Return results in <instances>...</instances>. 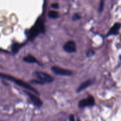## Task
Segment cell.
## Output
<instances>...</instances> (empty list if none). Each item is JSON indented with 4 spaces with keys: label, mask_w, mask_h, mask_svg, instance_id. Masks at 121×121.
I'll use <instances>...</instances> for the list:
<instances>
[{
    "label": "cell",
    "mask_w": 121,
    "mask_h": 121,
    "mask_svg": "<svg viewBox=\"0 0 121 121\" xmlns=\"http://www.w3.org/2000/svg\"><path fill=\"white\" fill-rule=\"evenodd\" d=\"M31 82L33 83L39 84V85H44V84L43 82H41L40 80H33L32 81H31Z\"/></svg>",
    "instance_id": "4fadbf2b"
},
{
    "label": "cell",
    "mask_w": 121,
    "mask_h": 121,
    "mask_svg": "<svg viewBox=\"0 0 121 121\" xmlns=\"http://www.w3.org/2000/svg\"><path fill=\"white\" fill-rule=\"evenodd\" d=\"M25 93L27 95H28V96H29V98H30L31 100L33 102V104L35 105L37 107H40V106H42V101L40 99V98L38 96H37L33 94V93H30L29 92H27V91H24Z\"/></svg>",
    "instance_id": "52a82bcc"
},
{
    "label": "cell",
    "mask_w": 121,
    "mask_h": 121,
    "mask_svg": "<svg viewBox=\"0 0 121 121\" xmlns=\"http://www.w3.org/2000/svg\"><path fill=\"white\" fill-rule=\"evenodd\" d=\"M69 121H75V120H74V116L72 115H71L69 117Z\"/></svg>",
    "instance_id": "ac0fdd59"
},
{
    "label": "cell",
    "mask_w": 121,
    "mask_h": 121,
    "mask_svg": "<svg viewBox=\"0 0 121 121\" xmlns=\"http://www.w3.org/2000/svg\"><path fill=\"white\" fill-rule=\"evenodd\" d=\"M20 47V44H14L13 46V48H12L13 52H14V53H15L18 50V49Z\"/></svg>",
    "instance_id": "7c38bea8"
},
{
    "label": "cell",
    "mask_w": 121,
    "mask_h": 121,
    "mask_svg": "<svg viewBox=\"0 0 121 121\" xmlns=\"http://www.w3.org/2000/svg\"><path fill=\"white\" fill-rule=\"evenodd\" d=\"M94 54H95L94 51L91 50H89L88 52H87V56L88 57H91V56H93Z\"/></svg>",
    "instance_id": "9a60e30c"
},
{
    "label": "cell",
    "mask_w": 121,
    "mask_h": 121,
    "mask_svg": "<svg viewBox=\"0 0 121 121\" xmlns=\"http://www.w3.org/2000/svg\"><path fill=\"white\" fill-rule=\"evenodd\" d=\"M59 15V13L56 11L52 10L48 12V17L51 18H57Z\"/></svg>",
    "instance_id": "8fae6325"
},
{
    "label": "cell",
    "mask_w": 121,
    "mask_h": 121,
    "mask_svg": "<svg viewBox=\"0 0 121 121\" xmlns=\"http://www.w3.org/2000/svg\"><path fill=\"white\" fill-rule=\"evenodd\" d=\"M44 31V27L43 21L42 18H39L36 22L35 24L33 26L29 32V38L30 39H33L36 35L40 33H43Z\"/></svg>",
    "instance_id": "7a4b0ae2"
},
{
    "label": "cell",
    "mask_w": 121,
    "mask_h": 121,
    "mask_svg": "<svg viewBox=\"0 0 121 121\" xmlns=\"http://www.w3.org/2000/svg\"><path fill=\"white\" fill-rule=\"evenodd\" d=\"M104 1H100V5H99V12L102 11L103 9H104Z\"/></svg>",
    "instance_id": "5bb4252c"
},
{
    "label": "cell",
    "mask_w": 121,
    "mask_h": 121,
    "mask_svg": "<svg viewBox=\"0 0 121 121\" xmlns=\"http://www.w3.org/2000/svg\"><path fill=\"white\" fill-rule=\"evenodd\" d=\"M95 99L92 96H89L86 99H83L79 102V107L80 108L92 106L95 105Z\"/></svg>",
    "instance_id": "5b68a950"
},
{
    "label": "cell",
    "mask_w": 121,
    "mask_h": 121,
    "mask_svg": "<svg viewBox=\"0 0 121 121\" xmlns=\"http://www.w3.org/2000/svg\"><path fill=\"white\" fill-rule=\"evenodd\" d=\"M34 75L44 84L46 83H52L54 80V78L53 77L44 72H35L34 73Z\"/></svg>",
    "instance_id": "3957f363"
},
{
    "label": "cell",
    "mask_w": 121,
    "mask_h": 121,
    "mask_svg": "<svg viewBox=\"0 0 121 121\" xmlns=\"http://www.w3.org/2000/svg\"><path fill=\"white\" fill-rule=\"evenodd\" d=\"M93 83V81L92 80H87L86 82H83V83H82L81 85H80L79 87L77 89V92H80L82 91H83V90H85V89L87 88V87L91 86L92 84Z\"/></svg>",
    "instance_id": "ba28073f"
},
{
    "label": "cell",
    "mask_w": 121,
    "mask_h": 121,
    "mask_svg": "<svg viewBox=\"0 0 121 121\" xmlns=\"http://www.w3.org/2000/svg\"><path fill=\"white\" fill-rule=\"evenodd\" d=\"M0 78H2V79H7V80H9V81L12 82H14V83L17 84V85H18V86L23 87V88L29 90V91H32L33 93H34L35 94L37 95L39 94V92H37V91H36V90H35L34 87H33L32 86H31L30 85H28V83H26L25 82L22 81V80H19V79H16V78H14V77L11 76L0 73Z\"/></svg>",
    "instance_id": "6da1fadb"
},
{
    "label": "cell",
    "mask_w": 121,
    "mask_h": 121,
    "mask_svg": "<svg viewBox=\"0 0 121 121\" xmlns=\"http://www.w3.org/2000/svg\"><path fill=\"white\" fill-rule=\"evenodd\" d=\"M121 27L120 23H116L112 28L110 29L109 31L108 32V35H112V34H116L118 33V30H119V28Z\"/></svg>",
    "instance_id": "30bf717a"
},
{
    "label": "cell",
    "mask_w": 121,
    "mask_h": 121,
    "mask_svg": "<svg viewBox=\"0 0 121 121\" xmlns=\"http://www.w3.org/2000/svg\"><path fill=\"white\" fill-rule=\"evenodd\" d=\"M79 18H80V15L78 14H76L73 15V20H79Z\"/></svg>",
    "instance_id": "2e32d148"
},
{
    "label": "cell",
    "mask_w": 121,
    "mask_h": 121,
    "mask_svg": "<svg viewBox=\"0 0 121 121\" xmlns=\"http://www.w3.org/2000/svg\"><path fill=\"white\" fill-rule=\"evenodd\" d=\"M63 49L67 53H74L76 51V45L74 41H68L63 46Z\"/></svg>",
    "instance_id": "8992f818"
},
{
    "label": "cell",
    "mask_w": 121,
    "mask_h": 121,
    "mask_svg": "<svg viewBox=\"0 0 121 121\" xmlns=\"http://www.w3.org/2000/svg\"><path fill=\"white\" fill-rule=\"evenodd\" d=\"M52 7L54 9H57V8H59V4L57 3H53L52 4Z\"/></svg>",
    "instance_id": "e0dca14e"
},
{
    "label": "cell",
    "mask_w": 121,
    "mask_h": 121,
    "mask_svg": "<svg viewBox=\"0 0 121 121\" xmlns=\"http://www.w3.org/2000/svg\"><path fill=\"white\" fill-rule=\"evenodd\" d=\"M52 70L53 71V73L57 74V75L70 76H72V74H73L72 71L69 70L60 68V67H57V66H53V67H52Z\"/></svg>",
    "instance_id": "277c9868"
},
{
    "label": "cell",
    "mask_w": 121,
    "mask_h": 121,
    "mask_svg": "<svg viewBox=\"0 0 121 121\" xmlns=\"http://www.w3.org/2000/svg\"><path fill=\"white\" fill-rule=\"evenodd\" d=\"M23 60L25 62L29 63H39L38 60L32 55H27L26 57H24L23 59Z\"/></svg>",
    "instance_id": "9c48e42d"
}]
</instances>
